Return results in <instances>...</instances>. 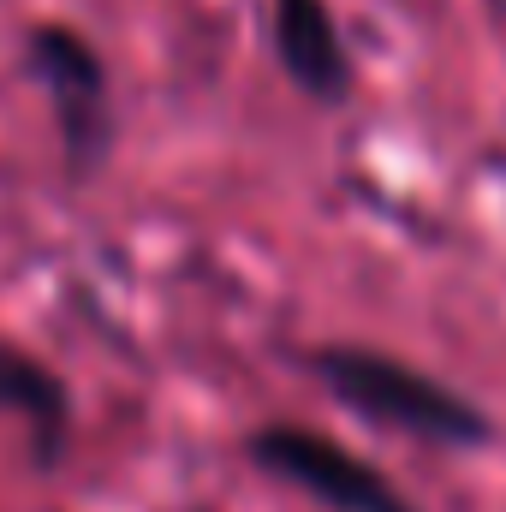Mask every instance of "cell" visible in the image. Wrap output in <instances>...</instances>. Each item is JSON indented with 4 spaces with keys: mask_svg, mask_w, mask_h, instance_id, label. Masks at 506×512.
Here are the masks:
<instances>
[{
    "mask_svg": "<svg viewBox=\"0 0 506 512\" xmlns=\"http://www.w3.org/2000/svg\"><path fill=\"white\" fill-rule=\"evenodd\" d=\"M274 48L304 96L340 102L352 90V60L322 0H274Z\"/></svg>",
    "mask_w": 506,
    "mask_h": 512,
    "instance_id": "obj_4",
    "label": "cell"
},
{
    "mask_svg": "<svg viewBox=\"0 0 506 512\" xmlns=\"http://www.w3.org/2000/svg\"><path fill=\"white\" fill-rule=\"evenodd\" d=\"M30 66L60 114V131H66V149L72 161H96L108 149V131H114V114H108V72L96 60V48L78 36V30H60V24H42L30 36Z\"/></svg>",
    "mask_w": 506,
    "mask_h": 512,
    "instance_id": "obj_3",
    "label": "cell"
},
{
    "mask_svg": "<svg viewBox=\"0 0 506 512\" xmlns=\"http://www.w3.org/2000/svg\"><path fill=\"white\" fill-rule=\"evenodd\" d=\"M245 447H251L256 471L292 483L298 495L322 501L328 512H423L411 495H399L370 459H358L352 447H340V441H328L316 429L268 423V429H256Z\"/></svg>",
    "mask_w": 506,
    "mask_h": 512,
    "instance_id": "obj_2",
    "label": "cell"
},
{
    "mask_svg": "<svg viewBox=\"0 0 506 512\" xmlns=\"http://www.w3.org/2000/svg\"><path fill=\"white\" fill-rule=\"evenodd\" d=\"M0 411L6 417H24L42 465L60 459V447L72 435V393H66V382L42 358H30L18 346H0Z\"/></svg>",
    "mask_w": 506,
    "mask_h": 512,
    "instance_id": "obj_5",
    "label": "cell"
},
{
    "mask_svg": "<svg viewBox=\"0 0 506 512\" xmlns=\"http://www.w3.org/2000/svg\"><path fill=\"white\" fill-rule=\"evenodd\" d=\"M304 370L346 411L370 417L376 429L429 441V447H489L495 441V417L477 399L435 382L429 370H417L405 358H387L370 346H310Z\"/></svg>",
    "mask_w": 506,
    "mask_h": 512,
    "instance_id": "obj_1",
    "label": "cell"
}]
</instances>
